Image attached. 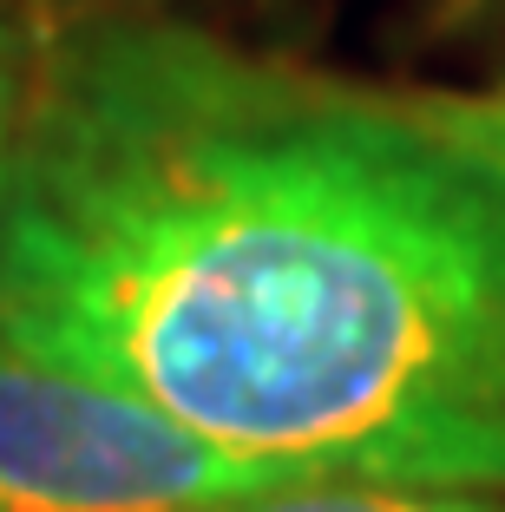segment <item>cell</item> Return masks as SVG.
Returning <instances> with one entry per match:
<instances>
[{"instance_id": "6", "label": "cell", "mask_w": 505, "mask_h": 512, "mask_svg": "<svg viewBox=\"0 0 505 512\" xmlns=\"http://www.w3.org/2000/svg\"><path fill=\"white\" fill-rule=\"evenodd\" d=\"M73 7H99V0H73Z\"/></svg>"}, {"instance_id": "5", "label": "cell", "mask_w": 505, "mask_h": 512, "mask_svg": "<svg viewBox=\"0 0 505 512\" xmlns=\"http://www.w3.org/2000/svg\"><path fill=\"white\" fill-rule=\"evenodd\" d=\"M27 73H33V40L14 20H0V171H7L20 112H27Z\"/></svg>"}, {"instance_id": "4", "label": "cell", "mask_w": 505, "mask_h": 512, "mask_svg": "<svg viewBox=\"0 0 505 512\" xmlns=\"http://www.w3.org/2000/svg\"><path fill=\"white\" fill-rule=\"evenodd\" d=\"M407 106L446 138V145L473 151L486 165L505 171V86H486V92H414Z\"/></svg>"}, {"instance_id": "2", "label": "cell", "mask_w": 505, "mask_h": 512, "mask_svg": "<svg viewBox=\"0 0 505 512\" xmlns=\"http://www.w3.org/2000/svg\"><path fill=\"white\" fill-rule=\"evenodd\" d=\"M283 480L315 473L243 460L0 335V512H197Z\"/></svg>"}, {"instance_id": "1", "label": "cell", "mask_w": 505, "mask_h": 512, "mask_svg": "<svg viewBox=\"0 0 505 512\" xmlns=\"http://www.w3.org/2000/svg\"><path fill=\"white\" fill-rule=\"evenodd\" d=\"M0 335L243 460L505 493V171L407 99L79 7L0 171Z\"/></svg>"}, {"instance_id": "3", "label": "cell", "mask_w": 505, "mask_h": 512, "mask_svg": "<svg viewBox=\"0 0 505 512\" xmlns=\"http://www.w3.org/2000/svg\"><path fill=\"white\" fill-rule=\"evenodd\" d=\"M197 512H505L499 493L479 486H414V480H348V473H315V480H283L263 493L223 499Z\"/></svg>"}]
</instances>
